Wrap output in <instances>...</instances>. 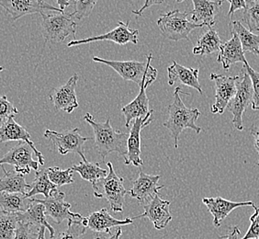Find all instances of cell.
I'll list each match as a JSON object with an SVG mask.
<instances>
[{
  "instance_id": "6da1fadb",
  "label": "cell",
  "mask_w": 259,
  "mask_h": 239,
  "mask_svg": "<svg viewBox=\"0 0 259 239\" xmlns=\"http://www.w3.org/2000/svg\"><path fill=\"white\" fill-rule=\"evenodd\" d=\"M84 120L93 129L95 148L103 161H105L106 156L111 153H118L125 160L127 155V142L129 134H124L113 129L110 125V118L101 124L96 122L94 116L90 113H85Z\"/></svg>"
},
{
  "instance_id": "7a4b0ae2",
  "label": "cell",
  "mask_w": 259,
  "mask_h": 239,
  "mask_svg": "<svg viewBox=\"0 0 259 239\" xmlns=\"http://www.w3.org/2000/svg\"><path fill=\"white\" fill-rule=\"evenodd\" d=\"M182 93L181 88H176L174 101L167 107L168 118L163 125L171 133L174 140L175 148H179L180 136L184 130H193L196 134H199L202 131L199 126L196 125V122L200 115L199 110L187 107L180 97Z\"/></svg>"
},
{
  "instance_id": "3957f363",
  "label": "cell",
  "mask_w": 259,
  "mask_h": 239,
  "mask_svg": "<svg viewBox=\"0 0 259 239\" xmlns=\"http://www.w3.org/2000/svg\"><path fill=\"white\" fill-rule=\"evenodd\" d=\"M107 166L109 168L108 175L92 184L94 196L98 199L107 200L114 213H121L124 209L125 196L128 193L123 185L124 179L115 173L110 162H108Z\"/></svg>"
},
{
  "instance_id": "277c9868",
  "label": "cell",
  "mask_w": 259,
  "mask_h": 239,
  "mask_svg": "<svg viewBox=\"0 0 259 239\" xmlns=\"http://www.w3.org/2000/svg\"><path fill=\"white\" fill-rule=\"evenodd\" d=\"M41 30L45 42L63 43L71 36L75 40L76 23L65 11H49L41 14Z\"/></svg>"
},
{
  "instance_id": "5b68a950",
  "label": "cell",
  "mask_w": 259,
  "mask_h": 239,
  "mask_svg": "<svg viewBox=\"0 0 259 239\" xmlns=\"http://www.w3.org/2000/svg\"><path fill=\"white\" fill-rule=\"evenodd\" d=\"M190 14L187 11L176 10L160 16L157 25L164 38L175 42L189 40L192 30L204 27V24H197L189 20Z\"/></svg>"
},
{
  "instance_id": "8992f818",
  "label": "cell",
  "mask_w": 259,
  "mask_h": 239,
  "mask_svg": "<svg viewBox=\"0 0 259 239\" xmlns=\"http://www.w3.org/2000/svg\"><path fill=\"white\" fill-rule=\"evenodd\" d=\"M236 84V93L231 100L227 109L233 114L234 128L238 131L244 130L243 114L253 101V86L250 76L245 69L242 70Z\"/></svg>"
},
{
  "instance_id": "52a82bcc",
  "label": "cell",
  "mask_w": 259,
  "mask_h": 239,
  "mask_svg": "<svg viewBox=\"0 0 259 239\" xmlns=\"http://www.w3.org/2000/svg\"><path fill=\"white\" fill-rule=\"evenodd\" d=\"M153 58V55L150 54L147 55V62L145 63L137 61H110L97 56L93 57V61L110 66L123 79L135 82L140 86L145 79V76L149 74L150 71L154 67L151 65V61Z\"/></svg>"
},
{
  "instance_id": "ba28073f",
  "label": "cell",
  "mask_w": 259,
  "mask_h": 239,
  "mask_svg": "<svg viewBox=\"0 0 259 239\" xmlns=\"http://www.w3.org/2000/svg\"><path fill=\"white\" fill-rule=\"evenodd\" d=\"M45 136L57 147V151L61 154L68 153L79 154L83 161H87L85 156V142L93 139L91 137H84L80 135L79 129H75L58 133L55 131L47 129L45 132Z\"/></svg>"
},
{
  "instance_id": "9c48e42d",
  "label": "cell",
  "mask_w": 259,
  "mask_h": 239,
  "mask_svg": "<svg viewBox=\"0 0 259 239\" xmlns=\"http://www.w3.org/2000/svg\"><path fill=\"white\" fill-rule=\"evenodd\" d=\"M157 74L158 72L156 68L153 67L150 71L149 74L145 76V79L140 85V92L138 96L132 102H130L129 104L125 105L124 107H122L121 112L124 116L125 122H126L125 126L127 128H130V125H132L133 120L145 117L151 111L149 109V100L146 94V89L155 82L157 77Z\"/></svg>"
},
{
  "instance_id": "30bf717a",
  "label": "cell",
  "mask_w": 259,
  "mask_h": 239,
  "mask_svg": "<svg viewBox=\"0 0 259 239\" xmlns=\"http://www.w3.org/2000/svg\"><path fill=\"white\" fill-rule=\"evenodd\" d=\"M65 192L56 189L45 200L32 199L35 203L45 205V214L50 216L56 224H60L65 220H82L84 217L79 214L72 213L71 205L65 201Z\"/></svg>"
},
{
  "instance_id": "8fae6325",
  "label": "cell",
  "mask_w": 259,
  "mask_h": 239,
  "mask_svg": "<svg viewBox=\"0 0 259 239\" xmlns=\"http://www.w3.org/2000/svg\"><path fill=\"white\" fill-rule=\"evenodd\" d=\"M33 153L30 145L25 142H20L0 158V166L4 164L13 166L15 171L23 175L30 174L31 170L38 171L40 163L32 158Z\"/></svg>"
},
{
  "instance_id": "7c38bea8",
  "label": "cell",
  "mask_w": 259,
  "mask_h": 239,
  "mask_svg": "<svg viewBox=\"0 0 259 239\" xmlns=\"http://www.w3.org/2000/svg\"><path fill=\"white\" fill-rule=\"evenodd\" d=\"M239 77L240 75L229 76L215 73L210 74L209 78L214 81L215 84V102L210 108L211 113L223 114L225 112L230 101L236 93V84Z\"/></svg>"
},
{
  "instance_id": "4fadbf2b",
  "label": "cell",
  "mask_w": 259,
  "mask_h": 239,
  "mask_svg": "<svg viewBox=\"0 0 259 239\" xmlns=\"http://www.w3.org/2000/svg\"><path fill=\"white\" fill-rule=\"evenodd\" d=\"M0 7L8 12L13 20L35 13L41 15L49 11H63L48 4L45 0H0Z\"/></svg>"
},
{
  "instance_id": "5bb4252c",
  "label": "cell",
  "mask_w": 259,
  "mask_h": 239,
  "mask_svg": "<svg viewBox=\"0 0 259 239\" xmlns=\"http://www.w3.org/2000/svg\"><path fill=\"white\" fill-rule=\"evenodd\" d=\"M130 20L126 22L118 21V26L114 30H110V32L105 34L90 37L88 39L82 40H72L67 44V47H73L76 45H87L90 43L100 42V41H110L119 45H125L129 43L134 45L138 44V34L139 30H134L130 28Z\"/></svg>"
},
{
  "instance_id": "9a60e30c",
  "label": "cell",
  "mask_w": 259,
  "mask_h": 239,
  "mask_svg": "<svg viewBox=\"0 0 259 239\" xmlns=\"http://www.w3.org/2000/svg\"><path fill=\"white\" fill-rule=\"evenodd\" d=\"M154 110H151L149 113L145 116L135 120L131 127L129 138L127 142V155L125 157L124 164L127 166L134 165L135 167H141L144 165L141 158V133L143 129L152 123V114Z\"/></svg>"
},
{
  "instance_id": "2e32d148",
  "label": "cell",
  "mask_w": 259,
  "mask_h": 239,
  "mask_svg": "<svg viewBox=\"0 0 259 239\" xmlns=\"http://www.w3.org/2000/svg\"><path fill=\"white\" fill-rule=\"evenodd\" d=\"M78 81V75L75 74L70 77L65 85L56 88L52 91L50 100L56 110H64L67 113H72L78 108V101L76 98L75 89Z\"/></svg>"
},
{
  "instance_id": "e0dca14e",
  "label": "cell",
  "mask_w": 259,
  "mask_h": 239,
  "mask_svg": "<svg viewBox=\"0 0 259 239\" xmlns=\"http://www.w3.org/2000/svg\"><path fill=\"white\" fill-rule=\"evenodd\" d=\"M160 194L155 195L148 204L144 205L145 213L138 216L132 217V219L137 218H148L153 223L157 230L164 229L172 220L170 214L169 201H164L160 198Z\"/></svg>"
},
{
  "instance_id": "ac0fdd59",
  "label": "cell",
  "mask_w": 259,
  "mask_h": 239,
  "mask_svg": "<svg viewBox=\"0 0 259 239\" xmlns=\"http://www.w3.org/2000/svg\"><path fill=\"white\" fill-rule=\"evenodd\" d=\"M160 178V175H148L141 170L139 177L134 181L133 188L128 193L131 197L137 200L140 204L149 203L155 195L159 194V189L164 188V185L158 186Z\"/></svg>"
},
{
  "instance_id": "d6986e66",
  "label": "cell",
  "mask_w": 259,
  "mask_h": 239,
  "mask_svg": "<svg viewBox=\"0 0 259 239\" xmlns=\"http://www.w3.org/2000/svg\"><path fill=\"white\" fill-rule=\"evenodd\" d=\"M202 203L209 209V213L213 216V224L216 227H220L224 220L234 210L244 207V206H252L254 209L256 208L253 202H232L224 199L222 197H210L203 198Z\"/></svg>"
},
{
  "instance_id": "ffe728a7",
  "label": "cell",
  "mask_w": 259,
  "mask_h": 239,
  "mask_svg": "<svg viewBox=\"0 0 259 239\" xmlns=\"http://www.w3.org/2000/svg\"><path fill=\"white\" fill-rule=\"evenodd\" d=\"M9 141L25 142L33 150L40 165H45L44 154L36 148L33 142L30 140V135L27 132V130L15 122L14 118H10L0 126V142L6 143Z\"/></svg>"
},
{
  "instance_id": "44dd1931",
  "label": "cell",
  "mask_w": 259,
  "mask_h": 239,
  "mask_svg": "<svg viewBox=\"0 0 259 239\" xmlns=\"http://www.w3.org/2000/svg\"><path fill=\"white\" fill-rule=\"evenodd\" d=\"M135 220L127 217L124 220L115 219L112 217L106 208H102L100 211L94 212L90 214L88 217H84L83 224L85 227L90 228L92 231L99 233H108L110 234V229L115 226L128 225L134 223Z\"/></svg>"
},
{
  "instance_id": "7402d4cb",
  "label": "cell",
  "mask_w": 259,
  "mask_h": 239,
  "mask_svg": "<svg viewBox=\"0 0 259 239\" xmlns=\"http://www.w3.org/2000/svg\"><path fill=\"white\" fill-rule=\"evenodd\" d=\"M232 35L231 40L221 45L217 57V62L221 63L225 70H229L230 67L236 63H243L244 65L247 63L238 36L235 33H232Z\"/></svg>"
},
{
  "instance_id": "603a6c76",
  "label": "cell",
  "mask_w": 259,
  "mask_h": 239,
  "mask_svg": "<svg viewBox=\"0 0 259 239\" xmlns=\"http://www.w3.org/2000/svg\"><path fill=\"white\" fill-rule=\"evenodd\" d=\"M167 73H168V84L170 86H173L178 81H180L183 85L198 90L199 94H203L201 86L199 84V69L185 67L174 61L173 64L168 66Z\"/></svg>"
},
{
  "instance_id": "cb8c5ba5",
  "label": "cell",
  "mask_w": 259,
  "mask_h": 239,
  "mask_svg": "<svg viewBox=\"0 0 259 239\" xmlns=\"http://www.w3.org/2000/svg\"><path fill=\"white\" fill-rule=\"evenodd\" d=\"M194 10H192L191 20L197 24H204L212 28L215 24V17L219 13L220 4L211 0H192Z\"/></svg>"
},
{
  "instance_id": "d4e9b609",
  "label": "cell",
  "mask_w": 259,
  "mask_h": 239,
  "mask_svg": "<svg viewBox=\"0 0 259 239\" xmlns=\"http://www.w3.org/2000/svg\"><path fill=\"white\" fill-rule=\"evenodd\" d=\"M32 204V199L21 193L0 192V210L3 214H22L27 212Z\"/></svg>"
},
{
  "instance_id": "484cf974",
  "label": "cell",
  "mask_w": 259,
  "mask_h": 239,
  "mask_svg": "<svg viewBox=\"0 0 259 239\" xmlns=\"http://www.w3.org/2000/svg\"><path fill=\"white\" fill-rule=\"evenodd\" d=\"M0 167L4 172V176L0 178V192L6 191L26 195L30 191V185L26 182L24 175L18 173L15 170L7 171L3 165Z\"/></svg>"
},
{
  "instance_id": "4316f807",
  "label": "cell",
  "mask_w": 259,
  "mask_h": 239,
  "mask_svg": "<svg viewBox=\"0 0 259 239\" xmlns=\"http://www.w3.org/2000/svg\"><path fill=\"white\" fill-rule=\"evenodd\" d=\"M17 216L19 222L32 224L37 226L38 228L45 226L46 229L49 230L51 238L55 237V228L46 220L45 205L32 201V204L30 205V208L27 210V212L22 214H17Z\"/></svg>"
},
{
  "instance_id": "83f0119b",
  "label": "cell",
  "mask_w": 259,
  "mask_h": 239,
  "mask_svg": "<svg viewBox=\"0 0 259 239\" xmlns=\"http://www.w3.org/2000/svg\"><path fill=\"white\" fill-rule=\"evenodd\" d=\"M230 30L232 33H235L238 36L244 53L250 52L259 57L258 35L254 34L247 30L238 20H234L230 23Z\"/></svg>"
},
{
  "instance_id": "f1b7e54d",
  "label": "cell",
  "mask_w": 259,
  "mask_h": 239,
  "mask_svg": "<svg viewBox=\"0 0 259 239\" xmlns=\"http://www.w3.org/2000/svg\"><path fill=\"white\" fill-rule=\"evenodd\" d=\"M221 45L222 41L220 39L219 34L214 29L209 28L199 37L197 46L193 48V54L195 55H210L219 51Z\"/></svg>"
},
{
  "instance_id": "f546056e",
  "label": "cell",
  "mask_w": 259,
  "mask_h": 239,
  "mask_svg": "<svg viewBox=\"0 0 259 239\" xmlns=\"http://www.w3.org/2000/svg\"><path fill=\"white\" fill-rule=\"evenodd\" d=\"M56 189V185L54 184L48 177L47 170H38L36 171L32 184L30 185V190L26 194V197L31 198L35 195L42 194L45 198H48L51 192Z\"/></svg>"
},
{
  "instance_id": "4dcf8cb0",
  "label": "cell",
  "mask_w": 259,
  "mask_h": 239,
  "mask_svg": "<svg viewBox=\"0 0 259 239\" xmlns=\"http://www.w3.org/2000/svg\"><path fill=\"white\" fill-rule=\"evenodd\" d=\"M71 169L73 171L78 172L82 179L90 181L92 184L99 179L105 178L109 173V170L100 168V163H90L88 160H82L78 164L73 165Z\"/></svg>"
},
{
  "instance_id": "1f68e13d",
  "label": "cell",
  "mask_w": 259,
  "mask_h": 239,
  "mask_svg": "<svg viewBox=\"0 0 259 239\" xmlns=\"http://www.w3.org/2000/svg\"><path fill=\"white\" fill-rule=\"evenodd\" d=\"M243 18L251 32H259V0H246Z\"/></svg>"
},
{
  "instance_id": "d6a6232c",
  "label": "cell",
  "mask_w": 259,
  "mask_h": 239,
  "mask_svg": "<svg viewBox=\"0 0 259 239\" xmlns=\"http://www.w3.org/2000/svg\"><path fill=\"white\" fill-rule=\"evenodd\" d=\"M17 214H3L0 216V239H13L18 226Z\"/></svg>"
},
{
  "instance_id": "836d02e7",
  "label": "cell",
  "mask_w": 259,
  "mask_h": 239,
  "mask_svg": "<svg viewBox=\"0 0 259 239\" xmlns=\"http://www.w3.org/2000/svg\"><path fill=\"white\" fill-rule=\"evenodd\" d=\"M48 177L51 181L56 185V187H61L63 185L73 184L74 183V179H73V170L71 168L67 170H61L58 167H54V168H49L46 169Z\"/></svg>"
},
{
  "instance_id": "e575fe53",
  "label": "cell",
  "mask_w": 259,
  "mask_h": 239,
  "mask_svg": "<svg viewBox=\"0 0 259 239\" xmlns=\"http://www.w3.org/2000/svg\"><path fill=\"white\" fill-rule=\"evenodd\" d=\"M84 219V218H83ZM82 220H69L67 228L63 231L56 239H80L85 234V227Z\"/></svg>"
},
{
  "instance_id": "d590c367",
  "label": "cell",
  "mask_w": 259,
  "mask_h": 239,
  "mask_svg": "<svg viewBox=\"0 0 259 239\" xmlns=\"http://www.w3.org/2000/svg\"><path fill=\"white\" fill-rule=\"evenodd\" d=\"M97 2L98 0H75L74 12L70 15L76 20H83L88 18L93 11Z\"/></svg>"
},
{
  "instance_id": "8d00e7d4",
  "label": "cell",
  "mask_w": 259,
  "mask_h": 239,
  "mask_svg": "<svg viewBox=\"0 0 259 239\" xmlns=\"http://www.w3.org/2000/svg\"><path fill=\"white\" fill-rule=\"evenodd\" d=\"M244 68L249 75L250 79L252 81L253 86V101H252V109L254 110H259V73L255 72L248 63H245Z\"/></svg>"
},
{
  "instance_id": "74e56055",
  "label": "cell",
  "mask_w": 259,
  "mask_h": 239,
  "mask_svg": "<svg viewBox=\"0 0 259 239\" xmlns=\"http://www.w3.org/2000/svg\"><path fill=\"white\" fill-rule=\"evenodd\" d=\"M40 228L28 223L19 222L13 239H36Z\"/></svg>"
},
{
  "instance_id": "f35d334b",
  "label": "cell",
  "mask_w": 259,
  "mask_h": 239,
  "mask_svg": "<svg viewBox=\"0 0 259 239\" xmlns=\"http://www.w3.org/2000/svg\"><path fill=\"white\" fill-rule=\"evenodd\" d=\"M19 110L10 102L7 96L0 97V122L4 124L10 118H15Z\"/></svg>"
},
{
  "instance_id": "ab89813d",
  "label": "cell",
  "mask_w": 259,
  "mask_h": 239,
  "mask_svg": "<svg viewBox=\"0 0 259 239\" xmlns=\"http://www.w3.org/2000/svg\"><path fill=\"white\" fill-rule=\"evenodd\" d=\"M259 238V208L254 209V213L250 217V226L246 234L242 239Z\"/></svg>"
},
{
  "instance_id": "60d3db41",
  "label": "cell",
  "mask_w": 259,
  "mask_h": 239,
  "mask_svg": "<svg viewBox=\"0 0 259 239\" xmlns=\"http://www.w3.org/2000/svg\"><path fill=\"white\" fill-rule=\"evenodd\" d=\"M228 1L230 2V9L227 15L229 17L234 15L235 11L245 9L246 0H228Z\"/></svg>"
},
{
  "instance_id": "b9f144b4",
  "label": "cell",
  "mask_w": 259,
  "mask_h": 239,
  "mask_svg": "<svg viewBox=\"0 0 259 239\" xmlns=\"http://www.w3.org/2000/svg\"><path fill=\"white\" fill-rule=\"evenodd\" d=\"M165 0H145V4L139 10H134L133 13L137 16H142L144 14V11L150 7L155 5H160L163 4Z\"/></svg>"
},
{
  "instance_id": "7bdbcfd3",
  "label": "cell",
  "mask_w": 259,
  "mask_h": 239,
  "mask_svg": "<svg viewBox=\"0 0 259 239\" xmlns=\"http://www.w3.org/2000/svg\"><path fill=\"white\" fill-rule=\"evenodd\" d=\"M250 134L254 138V148L257 151L259 154V125L252 126L251 129H250ZM257 165L259 166V160Z\"/></svg>"
},
{
  "instance_id": "ee69618b",
  "label": "cell",
  "mask_w": 259,
  "mask_h": 239,
  "mask_svg": "<svg viewBox=\"0 0 259 239\" xmlns=\"http://www.w3.org/2000/svg\"><path fill=\"white\" fill-rule=\"evenodd\" d=\"M240 234H241V231L237 226H234V227H231L229 231H228V234L224 236H221L220 238L223 239H239Z\"/></svg>"
},
{
  "instance_id": "f6af8a7d",
  "label": "cell",
  "mask_w": 259,
  "mask_h": 239,
  "mask_svg": "<svg viewBox=\"0 0 259 239\" xmlns=\"http://www.w3.org/2000/svg\"><path fill=\"white\" fill-rule=\"evenodd\" d=\"M121 234H122L121 228L118 227L113 234L110 233L109 235H100V236H97L95 239H120Z\"/></svg>"
},
{
  "instance_id": "bcb514c9",
  "label": "cell",
  "mask_w": 259,
  "mask_h": 239,
  "mask_svg": "<svg viewBox=\"0 0 259 239\" xmlns=\"http://www.w3.org/2000/svg\"><path fill=\"white\" fill-rule=\"evenodd\" d=\"M70 1L71 0H57V4L59 6V9L64 11L65 8L70 5Z\"/></svg>"
},
{
  "instance_id": "7dc6e473",
  "label": "cell",
  "mask_w": 259,
  "mask_h": 239,
  "mask_svg": "<svg viewBox=\"0 0 259 239\" xmlns=\"http://www.w3.org/2000/svg\"><path fill=\"white\" fill-rule=\"evenodd\" d=\"M45 230H46V227H45V226H41L40 230H39L38 236H37V238L36 239H46L45 238Z\"/></svg>"
},
{
  "instance_id": "c3c4849f",
  "label": "cell",
  "mask_w": 259,
  "mask_h": 239,
  "mask_svg": "<svg viewBox=\"0 0 259 239\" xmlns=\"http://www.w3.org/2000/svg\"><path fill=\"white\" fill-rule=\"evenodd\" d=\"M211 1H214V2H217V3H220V4H223L225 1H228V0H211Z\"/></svg>"
},
{
  "instance_id": "681fc988",
  "label": "cell",
  "mask_w": 259,
  "mask_h": 239,
  "mask_svg": "<svg viewBox=\"0 0 259 239\" xmlns=\"http://www.w3.org/2000/svg\"><path fill=\"white\" fill-rule=\"evenodd\" d=\"M4 70H5V67H4V66H0V73H1V72H3Z\"/></svg>"
},
{
  "instance_id": "f907efd6",
  "label": "cell",
  "mask_w": 259,
  "mask_h": 239,
  "mask_svg": "<svg viewBox=\"0 0 259 239\" xmlns=\"http://www.w3.org/2000/svg\"><path fill=\"white\" fill-rule=\"evenodd\" d=\"M183 1H184V0H177V2H183Z\"/></svg>"
},
{
  "instance_id": "816d5d0a",
  "label": "cell",
  "mask_w": 259,
  "mask_h": 239,
  "mask_svg": "<svg viewBox=\"0 0 259 239\" xmlns=\"http://www.w3.org/2000/svg\"><path fill=\"white\" fill-rule=\"evenodd\" d=\"M259 239V238H258Z\"/></svg>"
}]
</instances>
